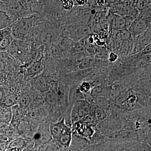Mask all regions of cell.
I'll list each match as a JSON object with an SVG mask.
<instances>
[{"label": "cell", "instance_id": "6da1fadb", "mask_svg": "<svg viewBox=\"0 0 151 151\" xmlns=\"http://www.w3.org/2000/svg\"><path fill=\"white\" fill-rule=\"evenodd\" d=\"M0 10L7 13L15 20L32 15L26 0H5L0 4Z\"/></svg>", "mask_w": 151, "mask_h": 151}, {"label": "cell", "instance_id": "7a4b0ae2", "mask_svg": "<svg viewBox=\"0 0 151 151\" xmlns=\"http://www.w3.org/2000/svg\"><path fill=\"white\" fill-rule=\"evenodd\" d=\"M35 15H30L18 19L10 26L11 32L15 40H23L30 32Z\"/></svg>", "mask_w": 151, "mask_h": 151}, {"label": "cell", "instance_id": "3957f363", "mask_svg": "<svg viewBox=\"0 0 151 151\" xmlns=\"http://www.w3.org/2000/svg\"><path fill=\"white\" fill-rule=\"evenodd\" d=\"M94 105H91L86 100H81L73 103L70 111L71 123L80 121L82 118L93 113Z\"/></svg>", "mask_w": 151, "mask_h": 151}, {"label": "cell", "instance_id": "277c9868", "mask_svg": "<svg viewBox=\"0 0 151 151\" xmlns=\"http://www.w3.org/2000/svg\"><path fill=\"white\" fill-rule=\"evenodd\" d=\"M151 27V17H139L132 22L128 30L132 37L142 34L149 28Z\"/></svg>", "mask_w": 151, "mask_h": 151}, {"label": "cell", "instance_id": "5b68a950", "mask_svg": "<svg viewBox=\"0 0 151 151\" xmlns=\"http://www.w3.org/2000/svg\"><path fill=\"white\" fill-rule=\"evenodd\" d=\"M107 136L110 140L119 143L138 142L137 131L134 130H121Z\"/></svg>", "mask_w": 151, "mask_h": 151}, {"label": "cell", "instance_id": "8992f818", "mask_svg": "<svg viewBox=\"0 0 151 151\" xmlns=\"http://www.w3.org/2000/svg\"><path fill=\"white\" fill-rule=\"evenodd\" d=\"M151 27L142 34L133 38V48L131 55L137 54L151 43Z\"/></svg>", "mask_w": 151, "mask_h": 151}, {"label": "cell", "instance_id": "52a82bcc", "mask_svg": "<svg viewBox=\"0 0 151 151\" xmlns=\"http://www.w3.org/2000/svg\"><path fill=\"white\" fill-rule=\"evenodd\" d=\"M28 47L21 40H14L7 49L9 53L21 60H24L28 54Z\"/></svg>", "mask_w": 151, "mask_h": 151}, {"label": "cell", "instance_id": "ba28073f", "mask_svg": "<svg viewBox=\"0 0 151 151\" xmlns=\"http://www.w3.org/2000/svg\"><path fill=\"white\" fill-rule=\"evenodd\" d=\"M108 33L112 30L128 29L127 20L125 17H122L111 13L107 18Z\"/></svg>", "mask_w": 151, "mask_h": 151}, {"label": "cell", "instance_id": "9c48e42d", "mask_svg": "<svg viewBox=\"0 0 151 151\" xmlns=\"http://www.w3.org/2000/svg\"><path fill=\"white\" fill-rule=\"evenodd\" d=\"M50 131L52 139L57 140L60 136L65 132L71 130L65 122L64 118L60 119L55 123H51L49 125Z\"/></svg>", "mask_w": 151, "mask_h": 151}, {"label": "cell", "instance_id": "30bf717a", "mask_svg": "<svg viewBox=\"0 0 151 151\" xmlns=\"http://www.w3.org/2000/svg\"><path fill=\"white\" fill-rule=\"evenodd\" d=\"M72 132L89 139L95 131L93 127L85 125L80 121L74 122L71 127Z\"/></svg>", "mask_w": 151, "mask_h": 151}, {"label": "cell", "instance_id": "8fae6325", "mask_svg": "<svg viewBox=\"0 0 151 151\" xmlns=\"http://www.w3.org/2000/svg\"><path fill=\"white\" fill-rule=\"evenodd\" d=\"M49 127L47 128L46 124H45L40 127L33 137L37 142L40 144H45L51 140L52 138Z\"/></svg>", "mask_w": 151, "mask_h": 151}, {"label": "cell", "instance_id": "7c38bea8", "mask_svg": "<svg viewBox=\"0 0 151 151\" xmlns=\"http://www.w3.org/2000/svg\"><path fill=\"white\" fill-rule=\"evenodd\" d=\"M79 84H73L68 89V98L69 103L73 104L78 101L85 100L84 94L79 90L78 88Z\"/></svg>", "mask_w": 151, "mask_h": 151}, {"label": "cell", "instance_id": "4fadbf2b", "mask_svg": "<svg viewBox=\"0 0 151 151\" xmlns=\"http://www.w3.org/2000/svg\"><path fill=\"white\" fill-rule=\"evenodd\" d=\"M111 90V85L102 84L92 87L91 93L95 97H104L110 100Z\"/></svg>", "mask_w": 151, "mask_h": 151}, {"label": "cell", "instance_id": "5bb4252c", "mask_svg": "<svg viewBox=\"0 0 151 151\" xmlns=\"http://www.w3.org/2000/svg\"><path fill=\"white\" fill-rule=\"evenodd\" d=\"M78 69H87L92 68H97L98 59L94 55H88L81 58L77 61Z\"/></svg>", "mask_w": 151, "mask_h": 151}, {"label": "cell", "instance_id": "9a60e30c", "mask_svg": "<svg viewBox=\"0 0 151 151\" xmlns=\"http://www.w3.org/2000/svg\"><path fill=\"white\" fill-rule=\"evenodd\" d=\"M60 66L64 73H71L78 70V63L75 58L71 56L62 60Z\"/></svg>", "mask_w": 151, "mask_h": 151}, {"label": "cell", "instance_id": "2e32d148", "mask_svg": "<svg viewBox=\"0 0 151 151\" xmlns=\"http://www.w3.org/2000/svg\"><path fill=\"white\" fill-rule=\"evenodd\" d=\"M90 145V141L87 138L72 132V141L70 145L82 151Z\"/></svg>", "mask_w": 151, "mask_h": 151}, {"label": "cell", "instance_id": "e0dca14e", "mask_svg": "<svg viewBox=\"0 0 151 151\" xmlns=\"http://www.w3.org/2000/svg\"><path fill=\"white\" fill-rule=\"evenodd\" d=\"M27 1L32 14H41L44 11V0H28Z\"/></svg>", "mask_w": 151, "mask_h": 151}, {"label": "cell", "instance_id": "ac0fdd59", "mask_svg": "<svg viewBox=\"0 0 151 151\" xmlns=\"http://www.w3.org/2000/svg\"><path fill=\"white\" fill-rule=\"evenodd\" d=\"M14 21L15 20L7 13L0 10V29L9 27Z\"/></svg>", "mask_w": 151, "mask_h": 151}, {"label": "cell", "instance_id": "d6986e66", "mask_svg": "<svg viewBox=\"0 0 151 151\" xmlns=\"http://www.w3.org/2000/svg\"><path fill=\"white\" fill-rule=\"evenodd\" d=\"M56 141L63 148L65 149L69 147L72 141V131L70 130L63 133Z\"/></svg>", "mask_w": 151, "mask_h": 151}, {"label": "cell", "instance_id": "ffe728a7", "mask_svg": "<svg viewBox=\"0 0 151 151\" xmlns=\"http://www.w3.org/2000/svg\"><path fill=\"white\" fill-rule=\"evenodd\" d=\"M89 140L91 145H97L106 142L109 140V139L106 135L95 131Z\"/></svg>", "mask_w": 151, "mask_h": 151}, {"label": "cell", "instance_id": "44dd1931", "mask_svg": "<svg viewBox=\"0 0 151 151\" xmlns=\"http://www.w3.org/2000/svg\"><path fill=\"white\" fill-rule=\"evenodd\" d=\"M96 106L109 111L113 109V105L110 100L104 97H96Z\"/></svg>", "mask_w": 151, "mask_h": 151}, {"label": "cell", "instance_id": "7402d4cb", "mask_svg": "<svg viewBox=\"0 0 151 151\" xmlns=\"http://www.w3.org/2000/svg\"><path fill=\"white\" fill-rule=\"evenodd\" d=\"M93 114L98 122H103L108 116V111L96 105H94Z\"/></svg>", "mask_w": 151, "mask_h": 151}, {"label": "cell", "instance_id": "603a6c76", "mask_svg": "<svg viewBox=\"0 0 151 151\" xmlns=\"http://www.w3.org/2000/svg\"><path fill=\"white\" fill-rule=\"evenodd\" d=\"M34 83L35 88L39 91L41 92L48 91V84L47 83L45 79L42 76H39L36 78Z\"/></svg>", "mask_w": 151, "mask_h": 151}, {"label": "cell", "instance_id": "cb8c5ba5", "mask_svg": "<svg viewBox=\"0 0 151 151\" xmlns=\"http://www.w3.org/2000/svg\"><path fill=\"white\" fill-rule=\"evenodd\" d=\"M28 114L31 118L34 120L42 121L46 118L45 112L42 108L35 109L29 112Z\"/></svg>", "mask_w": 151, "mask_h": 151}, {"label": "cell", "instance_id": "d4e9b609", "mask_svg": "<svg viewBox=\"0 0 151 151\" xmlns=\"http://www.w3.org/2000/svg\"><path fill=\"white\" fill-rule=\"evenodd\" d=\"M12 121H17L22 118L24 114L23 108L19 105H14L12 107Z\"/></svg>", "mask_w": 151, "mask_h": 151}, {"label": "cell", "instance_id": "484cf974", "mask_svg": "<svg viewBox=\"0 0 151 151\" xmlns=\"http://www.w3.org/2000/svg\"><path fill=\"white\" fill-rule=\"evenodd\" d=\"M109 51L107 47L96 46L94 56L97 59L108 60Z\"/></svg>", "mask_w": 151, "mask_h": 151}, {"label": "cell", "instance_id": "4316f807", "mask_svg": "<svg viewBox=\"0 0 151 151\" xmlns=\"http://www.w3.org/2000/svg\"><path fill=\"white\" fill-rule=\"evenodd\" d=\"M12 120V108H5L1 116H0V122L7 124H10Z\"/></svg>", "mask_w": 151, "mask_h": 151}, {"label": "cell", "instance_id": "83f0119b", "mask_svg": "<svg viewBox=\"0 0 151 151\" xmlns=\"http://www.w3.org/2000/svg\"><path fill=\"white\" fill-rule=\"evenodd\" d=\"M83 124L87 126L94 127L98 123L97 119L95 118L93 113H91L89 115L82 118L80 120Z\"/></svg>", "mask_w": 151, "mask_h": 151}, {"label": "cell", "instance_id": "f1b7e54d", "mask_svg": "<svg viewBox=\"0 0 151 151\" xmlns=\"http://www.w3.org/2000/svg\"><path fill=\"white\" fill-rule=\"evenodd\" d=\"M26 145V141L22 138H19L14 140L9 145L8 148H17L22 150Z\"/></svg>", "mask_w": 151, "mask_h": 151}, {"label": "cell", "instance_id": "f546056e", "mask_svg": "<svg viewBox=\"0 0 151 151\" xmlns=\"http://www.w3.org/2000/svg\"><path fill=\"white\" fill-rule=\"evenodd\" d=\"M79 90L84 94L91 93L92 87L91 84L87 81H83L78 85Z\"/></svg>", "mask_w": 151, "mask_h": 151}, {"label": "cell", "instance_id": "4dcf8cb0", "mask_svg": "<svg viewBox=\"0 0 151 151\" xmlns=\"http://www.w3.org/2000/svg\"><path fill=\"white\" fill-rule=\"evenodd\" d=\"M107 142L97 145H89L82 151H104Z\"/></svg>", "mask_w": 151, "mask_h": 151}, {"label": "cell", "instance_id": "1f68e13d", "mask_svg": "<svg viewBox=\"0 0 151 151\" xmlns=\"http://www.w3.org/2000/svg\"><path fill=\"white\" fill-rule=\"evenodd\" d=\"M43 69V67L40 63H36L33 65L29 70V74L31 75H37L38 73H40Z\"/></svg>", "mask_w": 151, "mask_h": 151}, {"label": "cell", "instance_id": "d6a6232c", "mask_svg": "<svg viewBox=\"0 0 151 151\" xmlns=\"http://www.w3.org/2000/svg\"><path fill=\"white\" fill-rule=\"evenodd\" d=\"M61 6L63 9L65 11H69L74 7V3L72 0H63Z\"/></svg>", "mask_w": 151, "mask_h": 151}, {"label": "cell", "instance_id": "836d02e7", "mask_svg": "<svg viewBox=\"0 0 151 151\" xmlns=\"http://www.w3.org/2000/svg\"><path fill=\"white\" fill-rule=\"evenodd\" d=\"M16 99L15 97L11 95L10 96H6L5 100L3 104H4L7 108H11V107L14 105Z\"/></svg>", "mask_w": 151, "mask_h": 151}, {"label": "cell", "instance_id": "e575fe53", "mask_svg": "<svg viewBox=\"0 0 151 151\" xmlns=\"http://www.w3.org/2000/svg\"><path fill=\"white\" fill-rule=\"evenodd\" d=\"M57 143H52L47 146L46 151H61V148H63L57 141Z\"/></svg>", "mask_w": 151, "mask_h": 151}, {"label": "cell", "instance_id": "d590c367", "mask_svg": "<svg viewBox=\"0 0 151 151\" xmlns=\"http://www.w3.org/2000/svg\"><path fill=\"white\" fill-rule=\"evenodd\" d=\"M119 58V55L116 52L111 51L108 55V60L110 63H114L117 61Z\"/></svg>", "mask_w": 151, "mask_h": 151}, {"label": "cell", "instance_id": "8d00e7d4", "mask_svg": "<svg viewBox=\"0 0 151 151\" xmlns=\"http://www.w3.org/2000/svg\"><path fill=\"white\" fill-rule=\"evenodd\" d=\"M84 96H85V100H86L87 102L91 105H96V97L93 96L91 93L84 94Z\"/></svg>", "mask_w": 151, "mask_h": 151}, {"label": "cell", "instance_id": "74e56055", "mask_svg": "<svg viewBox=\"0 0 151 151\" xmlns=\"http://www.w3.org/2000/svg\"><path fill=\"white\" fill-rule=\"evenodd\" d=\"M19 102L22 107H26L29 104L30 102L29 97L27 95H23L20 99Z\"/></svg>", "mask_w": 151, "mask_h": 151}, {"label": "cell", "instance_id": "f35d334b", "mask_svg": "<svg viewBox=\"0 0 151 151\" xmlns=\"http://www.w3.org/2000/svg\"><path fill=\"white\" fill-rule=\"evenodd\" d=\"M6 95L5 91L3 87L0 86V105L3 104L5 100Z\"/></svg>", "mask_w": 151, "mask_h": 151}, {"label": "cell", "instance_id": "ab89813d", "mask_svg": "<svg viewBox=\"0 0 151 151\" xmlns=\"http://www.w3.org/2000/svg\"><path fill=\"white\" fill-rule=\"evenodd\" d=\"M74 6H85L88 2V0H73Z\"/></svg>", "mask_w": 151, "mask_h": 151}, {"label": "cell", "instance_id": "60d3db41", "mask_svg": "<svg viewBox=\"0 0 151 151\" xmlns=\"http://www.w3.org/2000/svg\"><path fill=\"white\" fill-rule=\"evenodd\" d=\"M6 143L4 141H0V151H6Z\"/></svg>", "mask_w": 151, "mask_h": 151}, {"label": "cell", "instance_id": "b9f144b4", "mask_svg": "<svg viewBox=\"0 0 151 151\" xmlns=\"http://www.w3.org/2000/svg\"><path fill=\"white\" fill-rule=\"evenodd\" d=\"M65 151H82L74 146L70 145L69 147L65 149Z\"/></svg>", "mask_w": 151, "mask_h": 151}, {"label": "cell", "instance_id": "7bdbcfd3", "mask_svg": "<svg viewBox=\"0 0 151 151\" xmlns=\"http://www.w3.org/2000/svg\"><path fill=\"white\" fill-rule=\"evenodd\" d=\"M4 63L0 60V72L3 71L4 69Z\"/></svg>", "mask_w": 151, "mask_h": 151}, {"label": "cell", "instance_id": "ee69618b", "mask_svg": "<svg viewBox=\"0 0 151 151\" xmlns=\"http://www.w3.org/2000/svg\"><path fill=\"white\" fill-rule=\"evenodd\" d=\"M4 29H0V43H1L3 37H4Z\"/></svg>", "mask_w": 151, "mask_h": 151}, {"label": "cell", "instance_id": "f6af8a7d", "mask_svg": "<svg viewBox=\"0 0 151 151\" xmlns=\"http://www.w3.org/2000/svg\"><path fill=\"white\" fill-rule=\"evenodd\" d=\"M9 149V151H22L19 149L17 148H12Z\"/></svg>", "mask_w": 151, "mask_h": 151}, {"label": "cell", "instance_id": "bcb514c9", "mask_svg": "<svg viewBox=\"0 0 151 151\" xmlns=\"http://www.w3.org/2000/svg\"><path fill=\"white\" fill-rule=\"evenodd\" d=\"M23 151H28V150H27H27H25V151H24V150Z\"/></svg>", "mask_w": 151, "mask_h": 151}, {"label": "cell", "instance_id": "7dc6e473", "mask_svg": "<svg viewBox=\"0 0 151 151\" xmlns=\"http://www.w3.org/2000/svg\"><path fill=\"white\" fill-rule=\"evenodd\" d=\"M26 1H28V0H26Z\"/></svg>", "mask_w": 151, "mask_h": 151}]
</instances>
